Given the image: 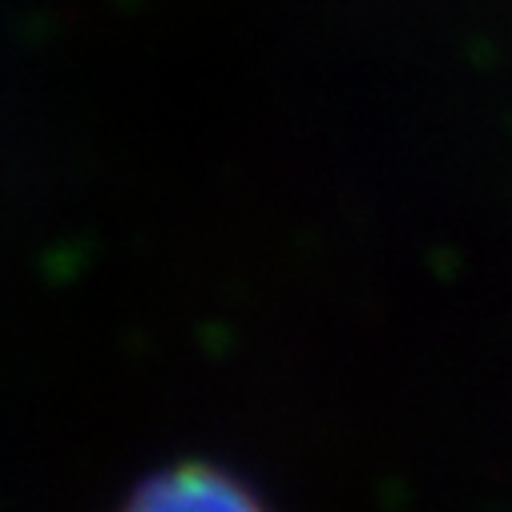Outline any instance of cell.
Here are the masks:
<instances>
[{"instance_id":"obj_1","label":"cell","mask_w":512,"mask_h":512,"mask_svg":"<svg viewBox=\"0 0 512 512\" xmlns=\"http://www.w3.org/2000/svg\"><path fill=\"white\" fill-rule=\"evenodd\" d=\"M121 512H267V504L238 476L194 460L142 480Z\"/></svg>"}]
</instances>
